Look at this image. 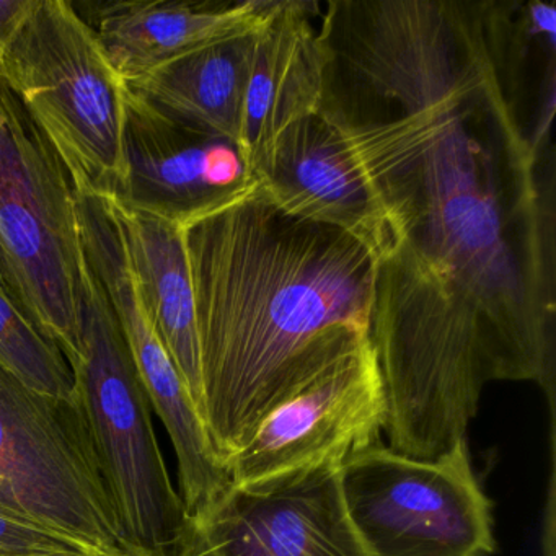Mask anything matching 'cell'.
<instances>
[{"label": "cell", "instance_id": "cell-10", "mask_svg": "<svg viewBox=\"0 0 556 556\" xmlns=\"http://www.w3.org/2000/svg\"><path fill=\"white\" fill-rule=\"evenodd\" d=\"M256 184L236 142L170 118L128 87L122 178L110 200L184 229Z\"/></svg>", "mask_w": 556, "mask_h": 556}, {"label": "cell", "instance_id": "cell-19", "mask_svg": "<svg viewBox=\"0 0 556 556\" xmlns=\"http://www.w3.org/2000/svg\"><path fill=\"white\" fill-rule=\"evenodd\" d=\"M0 288L4 289V291L11 295V289H9L8 273H5V266L4 262H2V258H0Z\"/></svg>", "mask_w": 556, "mask_h": 556}, {"label": "cell", "instance_id": "cell-6", "mask_svg": "<svg viewBox=\"0 0 556 556\" xmlns=\"http://www.w3.org/2000/svg\"><path fill=\"white\" fill-rule=\"evenodd\" d=\"M0 510L105 556H144L123 529L76 396L35 392L0 367Z\"/></svg>", "mask_w": 556, "mask_h": 556}, {"label": "cell", "instance_id": "cell-17", "mask_svg": "<svg viewBox=\"0 0 556 556\" xmlns=\"http://www.w3.org/2000/svg\"><path fill=\"white\" fill-rule=\"evenodd\" d=\"M0 556H105L73 536L0 510Z\"/></svg>", "mask_w": 556, "mask_h": 556}, {"label": "cell", "instance_id": "cell-7", "mask_svg": "<svg viewBox=\"0 0 556 556\" xmlns=\"http://www.w3.org/2000/svg\"><path fill=\"white\" fill-rule=\"evenodd\" d=\"M341 496L367 556H490L493 506L467 441L435 460L376 444L340 468Z\"/></svg>", "mask_w": 556, "mask_h": 556}, {"label": "cell", "instance_id": "cell-13", "mask_svg": "<svg viewBox=\"0 0 556 556\" xmlns=\"http://www.w3.org/2000/svg\"><path fill=\"white\" fill-rule=\"evenodd\" d=\"M315 15H320L315 2L268 0V18L255 34L240 139L255 178L279 136L317 113L324 61L311 22Z\"/></svg>", "mask_w": 556, "mask_h": 556}, {"label": "cell", "instance_id": "cell-18", "mask_svg": "<svg viewBox=\"0 0 556 556\" xmlns=\"http://www.w3.org/2000/svg\"><path fill=\"white\" fill-rule=\"evenodd\" d=\"M40 0H0V63Z\"/></svg>", "mask_w": 556, "mask_h": 556}, {"label": "cell", "instance_id": "cell-8", "mask_svg": "<svg viewBox=\"0 0 556 556\" xmlns=\"http://www.w3.org/2000/svg\"><path fill=\"white\" fill-rule=\"evenodd\" d=\"M386 395L369 330H353L226 462L230 481L256 483L307 468L341 467L379 444Z\"/></svg>", "mask_w": 556, "mask_h": 556}, {"label": "cell", "instance_id": "cell-5", "mask_svg": "<svg viewBox=\"0 0 556 556\" xmlns=\"http://www.w3.org/2000/svg\"><path fill=\"white\" fill-rule=\"evenodd\" d=\"M76 190L110 198L122 178L128 84L73 2L40 0L0 63Z\"/></svg>", "mask_w": 556, "mask_h": 556}, {"label": "cell", "instance_id": "cell-3", "mask_svg": "<svg viewBox=\"0 0 556 556\" xmlns=\"http://www.w3.org/2000/svg\"><path fill=\"white\" fill-rule=\"evenodd\" d=\"M0 258L15 304L73 363L87 266L76 187L48 136L2 79Z\"/></svg>", "mask_w": 556, "mask_h": 556}, {"label": "cell", "instance_id": "cell-4", "mask_svg": "<svg viewBox=\"0 0 556 556\" xmlns=\"http://www.w3.org/2000/svg\"><path fill=\"white\" fill-rule=\"evenodd\" d=\"M70 367L126 535L144 556H170L187 510L165 467L131 351L89 263L84 273L79 353Z\"/></svg>", "mask_w": 556, "mask_h": 556}, {"label": "cell", "instance_id": "cell-15", "mask_svg": "<svg viewBox=\"0 0 556 556\" xmlns=\"http://www.w3.org/2000/svg\"><path fill=\"white\" fill-rule=\"evenodd\" d=\"M253 41L255 34L201 48L139 77L129 90L170 118L240 148Z\"/></svg>", "mask_w": 556, "mask_h": 556}, {"label": "cell", "instance_id": "cell-9", "mask_svg": "<svg viewBox=\"0 0 556 556\" xmlns=\"http://www.w3.org/2000/svg\"><path fill=\"white\" fill-rule=\"evenodd\" d=\"M334 465L230 484L185 520L170 556H367Z\"/></svg>", "mask_w": 556, "mask_h": 556}, {"label": "cell", "instance_id": "cell-16", "mask_svg": "<svg viewBox=\"0 0 556 556\" xmlns=\"http://www.w3.org/2000/svg\"><path fill=\"white\" fill-rule=\"evenodd\" d=\"M0 367L28 389L74 399V376L64 354L0 288Z\"/></svg>", "mask_w": 556, "mask_h": 556}, {"label": "cell", "instance_id": "cell-14", "mask_svg": "<svg viewBox=\"0 0 556 556\" xmlns=\"http://www.w3.org/2000/svg\"><path fill=\"white\" fill-rule=\"evenodd\" d=\"M103 198V197H102ZM155 330L203 416V377L193 281L177 224L119 206L105 198Z\"/></svg>", "mask_w": 556, "mask_h": 556}, {"label": "cell", "instance_id": "cell-11", "mask_svg": "<svg viewBox=\"0 0 556 556\" xmlns=\"http://www.w3.org/2000/svg\"><path fill=\"white\" fill-rule=\"evenodd\" d=\"M256 180L285 213L350 233L374 258L389 245L382 214L337 132L318 112L279 136Z\"/></svg>", "mask_w": 556, "mask_h": 556}, {"label": "cell", "instance_id": "cell-12", "mask_svg": "<svg viewBox=\"0 0 556 556\" xmlns=\"http://www.w3.org/2000/svg\"><path fill=\"white\" fill-rule=\"evenodd\" d=\"M126 84L201 48L256 34L268 0H110L74 4Z\"/></svg>", "mask_w": 556, "mask_h": 556}, {"label": "cell", "instance_id": "cell-1", "mask_svg": "<svg viewBox=\"0 0 556 556\" xmlns=\"http://www.w3.org/2000/svg\"><path fill=\"white\" fill-rule=\"evenodd\" d=\"M317 112L382 214L377 275L434 286L555 408V216L523 119L522 2L333 0Z\"/></svg>", "mask_w": 556, "mask_h": 556}, {"label": "cell", "instance_id": "cell-2", "mask_svg": "<svg viewBox=\"0 0 556 556\" xmlns=\"http://www.w3.org/2000/svg\"><path fill=\"white\" fill-rule=\"evenodd\" d=\"M203 418L224 464L351 327L369 330L376 258L252 190L184 227Z\"/></svg>", "mask_w": 556, "mask_h": 556}]
</instances>
